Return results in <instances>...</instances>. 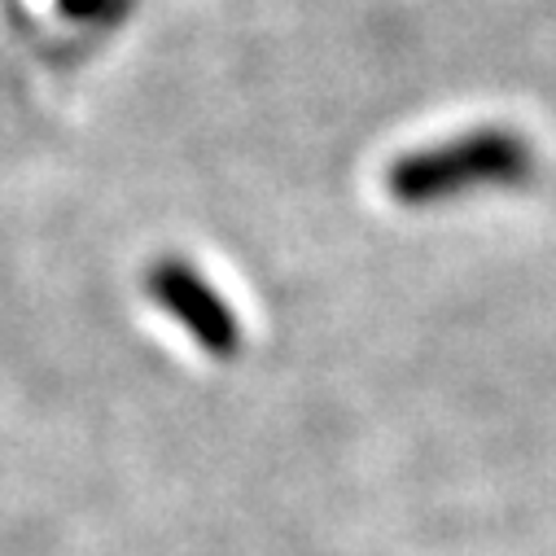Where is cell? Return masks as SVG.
<instances>
[{"label": "cell", "instance_id": "2", "mask_svg": "<svg viewBox=\"0 0 556 556\" xmlns=\"http://www.w3.org/2000/svg\"><path fill=\"white\" fill-rule=\"evenodd\" d=\"M154 290H159V299L198 333V342L206 346V351H215V355H232L237 351V320H232V312L219 303V294L215 290H206L198 276L185 267V263H167L159 276H154Z\"/></svg>", "mask_w": 556, "mask_h": 556}, {"label": "cell", "instance_id": "1", "mask_svg": "<svg viewBox=\"0 0 556 556\" xmlns=\"http://www.w3.org/2000/svg\"><path fill=\"white\" fill-rule=\"evenodd\" d=\"M530 172V146L517 131H469L434 150L407 154L390 167L386 185L403 206H430L473 185H513Z\"/></svg>", "mask_w": 556, "mask_h": 556}]
</instances>
